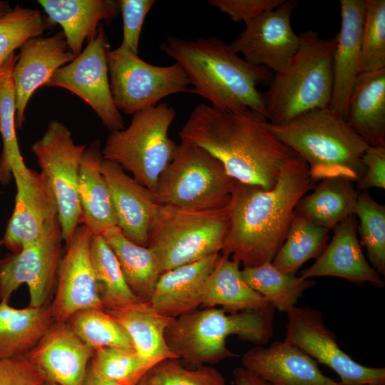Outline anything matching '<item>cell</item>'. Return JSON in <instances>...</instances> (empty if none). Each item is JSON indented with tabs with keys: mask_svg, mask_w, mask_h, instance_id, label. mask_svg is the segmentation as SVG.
Here are the masks:
<instances>
[{
	"mask_svg": "<svg viewBox=\"0 0 385 385\" xmlns=\"http://www.w3.org/2000/svg\"><path fill=\"white\" fill-rule=\"evenodd\" d=\"M47 26L38 10L20 5L0 18V69L16 48L29 38L41 36Z\"/></svg>",
	"mask_w": 385,
	"mask_h": 385,
	"instance_id": "cell-41",
	"label": "cell"
},
{
	"mask_svg": "<svg viewBox=\"0 0 385 385\" xmlns=\"http://www.w3.org/2000/svg\"><path fill=\"white\" fill-rule=\"evenodd\" d=\"M242 366L272 385H342L324 374L318 363L296 345L275 341L255 346L241 358Z\"/></svg>",
	"mask_w": 385,
	"mask_h": 385,
	"instance_id": "cell-20",
	"label": "cell"
},
{
	"mask_svg": "<svg viewBox=\"0 0 385 385\" xmlns=\"http://www.w3.org/2000/svg\"><path fill=\"white\" fill-rule=\"evenodd\" d=\"M106 311L125 330L137 353L151 365L165 359H178L165 339V329L174 318L161 314L149 302Z\"/></svg>",
	"mask_w": 385,
	"mask_h": 385,
	"instance_id": "cell-28",
	"label": "cell"
},
{
	"mask_svg": "<svg viewBox=\"0 0 385 385\" xmlns=\"http://www.w3.org/2000/svg\"><path fill=\"white\" fill-rule=\"evenodd\" d=\"M155 0L116 1L123 18V40L121 44L138 53L143 25Z\"/></svg>",
	"mask_w": 385,
	"mask_h": 385,
	"instance_id": "cell-43",
	"label": "cell"
},
{
	"mask_svg": "<svg viewBox=\"0 0 385 385\" xmlns=\"http://www.w3.org/2000/svg\"><path fill=\"white\" fill-rule=\"evenodd\" d=\"M230 225L229 205L194 210L158 205L148 236L161 273L222 251Z\"/></svg>",
	"mask_w": 385,
	"mask_h": 385,
	"instance_id": "cell-7",
	"label": "cell"
},
{
	"mask_svg": "<svg viewBox=\"0 0 385 385\" xmlns=\"http://www.w3.org/2000/svg\"><path fill=\"white\" fill-rule=\"evenodd\" d=\"M334 235L316 261L304 270L301 277L312 279L331 276L361 285L369 283L382 288V277L366 260L357 237V223L350 215L334 229Z\"/></svg>",
	"mask_w": 385,
	"mask_h": 385,
	"instance_id": "cell-21",
	"label": "cell"
},
{
	"mask_svg": "<svg viewBox=\"0 0 385 385\" xmlns=\"http://www.w3.org/2000/svg\"><path fill=\"white\" fill-rule=\"evenodd\" d=\"M103 160L101 143L87 145L80 165L78 196L81 222L93 235L117 226V218L107 182L101 170Z\"/></svg>",
	"mask_w": 385,
	"mask_h": 385,
	"instance_id": "cell-27",
	"label": "cell"
},
{
	"mask_svg": "<svg viewBox=\"0 0 385 385\" xmlns=\"http://www.w3.org/2000/svg\"><path fill=\"white\" fill-rule=\"evenodd\" d=\"M329 232L294 212L287 237L273 258L272 265L284 273L296 274L304 262L317 258L322 252Z\"/></svg>",
	"mask_w": 385,
	"mask_h": 385,
	"instance_id": "cell-35",
	"label": "cell"
},
{
	"mask_svg": "<svg viewBox=\"0 0 385 385\" xmlns=\"http://www.w3.org/2000/svg\"><path fill=\"white\" fill-rule=\"evenodd\" d=\"M86 147L85 144H76L68 127L56 120L48 123L42 137L31 146L40 173L54 194L66 245L81 222L78 179L81 161Z\"/></svg>",
	"mask_w": 385,
	"mask_h": 385,
	"instance_id": "cell-11",
	"label": "cell"
},
{
	"mask_svg": "<svg viewBox=\"0 0 385 385\" xmlns=\"http://www.w3.org/2000/svg\"><path fill=\"white\" fill-rule=\"evenodd\" d=\"M159 48L179 63L192 88L190 92L225 111L251 110L267 119L263 94L258 86L270 82L267 68L246 61L217 37L195 40L170 36Z\"/></svg>",
	"mask_w": 385,
	"mask_h": 385,
	"instance_id": "cell-3",
	"label": "cell"
},
{
	"mask_svg": "<svg viewBox=\"0 0 385 385\" xmlns=\"http://www.w3.org/2000/svg\"><path fill=\"white\" fill-rule=\"evenodd\" d=\"M92 234L80 224L66 245L57 276L54 297L49 304L54 322H66L75 313L104 309L90 256Z\"/></svg>",
	"mask_w": 385,
	"mask_h": 385,
	"instance_id": "cell-17",
	"label": "cell"
},
{
	"mask_svg": "<svg viewBox=\"0 0 385 385\" xmlns=\"http://www.w3.org/2000/svg\"><path fill=\"white\" fill-rule=\"evenodd\" d=\"M275 309L227 313L221 308L204 307L174 318L165 332L170 351L189 368L215 364L235 357L226 345L237 336L242 341L263 346L272 337Z\"/></svg>",
	"mask_w": 385,
	"mask_h": 385,
	"instance_id": "cell-4",
	"label": "cell"
},
{
	"mask_svg": "<svg viewBox=\"0 0 385 385\" xmlns=\"http://www.w3.org/2000/svg\"><path fill=\"white\" fill-rule=\"evenodd\" d=\"M52 24H59L68 46L75 57L85 41L96 34L100 23L112 20L120 11L113 0H39L37 1Z\"/></svg>",
	"mask_w": 385,
	"mask_h": 385,
	"instance_id": "cell-26",
	"label": "cell"
},
{
	"mask_svg": "<svg viewBox=\"0 0 385 385\" xmlns=\"http://www.w3.org/2000/svg\"><path fill=\"white\" fill-rule=\"evenodd\" d=\"M152 366L133 348L105 347L93 351L88 370L120 385H135Z\"/></svg>",
	"mask_w": 385,
	"mask_h": 385,
	"instance_id": "cell-39",
	"label": "cell"
},
{
	"mask_svg": "<svg viewBox=\"0 0 385 385\" xmlns=\"http://www.w3.org/2000/svg\"><path fill=\"white\" fill-rule=\"evenodd\" d=\"M63 240L58 218L34 243L0 260V302L9 301L20 286L26 284L29 304L33 307L49 304L53 294Z\"/></svg>",
	"mask_w": 385,
	"mask_h": 385,
	"instance_id": "cell-12",
	"label": "cell"
},
{
	"mask_svg": "<svg viewBox=\"0 0 385 385\" xmlns=\"http://www.w3.org/2000/svg\"><path fill=\"white\" fill-rule=\"evenodd\" d=\"M284 0H210L209 5L227 14L235 22L245 24L269 11Z\"/></svg>",
	"mask_w": 385,
	"mask_h": 385,
	"instance_id": "cell-44",
	"label": "cell"
},
{
	"mask_svg": "<svg viewBox=\"0 0 385 385\" xmlns=\"http://www.w3.org/2000/svg\"><path fill=\"white\" fill-rule=\"evenodd\" d=\"M298 3L284 0L245 24V29L229 45L248 63L274 73L297 51L299 36L293 30L291 17Z\"/></svg>",
	"mask_w": 385,
	"mask_h": 385,
	"instance_id": "cell-16",
	"label": "cell"
},
{
	"mask_svg": "<svg viewBox=\"0 0 385 385\" xmlns=\"http://www.w3.org/2000/svg\"><path fill=\"white\" fill-rule=\"evenodd\" d=\"M175 116L173 107L164 102L135 113L128 127L108 135L103 159L119 164L153 193L175 151L177 144L168 136Z\"/></svg>",
	"mask_w": 385,
	"mask_h": 385,
	"instance_id": "cell-8",
	"label": "cell"
},
{
	"mask_svg": "<svg viewBox=\"0 0 385 385\" xmlns=\"http://www.w3.org/2000/svg\"><path fill=\"white\" fill-rule=\"evenodd\" d=\"M313 186L308 165L297 155L286 163L272 189L236 182L222 254L244 267L272 262L287 237L297 202Z\"/></svg>",
	"mask_w": 385,
	"mask_h": 385,
	"instance_id": "cell-2",
	"label": "cell"
},
{
	"mask_svg": "<svg viewBox=\"0 0 385 385\" xmlns=\"http://www.w3.org/2000/svg\"><path fill=\"white\" fill-rule=\"evenodd\" d=\"M299 36L297 51L274 73L263 94L267 120L274 125L328 108L331 102L336 36L322 38L317 31L309 29Z\"/></svg>",
	"mask_w": 385,
	"mask_h": 385,
	"instance_id": "cell-6",
	"label": "cell"
},
{
	"mask_svg": "<svg viewBox=\"0 0 385 385\" xmlns=\"http://www.w3.org/2000/svg\"><path fill=\"white\" fill-rule=\"evenodd\" d=\"M90 256L105 310L140 301L128 287L115 253L102 235H92Z\"/></svg>",
	"mask_w": 385,
	"mask_h": 385,
	"instance_id": "cell-34",
	"label": "cell"
},
{
	"mask_svg": "<svg viewBox=\"0 0 385 385\" xmlns=\"http://www.w3.org/2000/svg\"><path fill=\"white\" fill-rule=\"evenodd\" d=\"M135 385H226V382L213 366L189 368L180 359L169 358L149 368Z\"/></svg>",
	"mask_w": 385,
	"mask_h": 385,
	"instance_id": "cell-40",
	"label": "cell"
},
{
	"mask_svg": "<svg viewBox=\"0 0 385 385\" xmlns=\"http://www.w3.org/2000/svg\"><path fill=\"white\" fill-rule=\"evenodd\" d=\"M232 376L235 385H272L242 366L236 367L232 371Z\"/></svg>",
	"mask_w": 385,
	"mask_h": 385,
	"instance_id": "cell-47",
	"label": "cell"
},
{
	"mask_svg": "<svg viewBox=\"0 0 385 385\" xmlns=\"http://www.w3.org/2000/svg\"><path fill=\"white\" fill-rule=\"evenodd\" d=\"M101 170L110 190L117 226L127 238L148 247L150 225L158 205L152 192L115 162L103 159Z\"/></svg>",
	"mask_w": 385,
	"mask_h": 385,
	"instance_id": "cell-22",
	"label": "cell"
},
{
	"mask_svg": "<svg viewBox=\"0 0 385 385\" xmlns=\"http://www.w3.org/2000/svg\"><path fill=\"white\" fill-rule=\"evenodd\" d=\"M284 340L296 345L339 377L342 385H385V368L356 361L339 346L322 314L310 307H294L287 313Z\"/></svg>",
	"mask_w": 385,
	"mask_h": 385,
	"instance_id": "cell-14",
	"label": "cell"
},
{
	"mask_svg": "<svg viewBox=\"0 0 385 385\" xmlns=\"http://www.w3.org/2000/svg\"><path fill=\"white\" fill-rule=\"evenodd\" d=\"M101 235L115 253L131 291L140 301L149 302L161 274L155 253L127 238L118 226Z\"/></svg>",
	"mask_w": 385,
	"mask_h": 385,
	"instance_id": "cell-32",
	"label": "cell"
},
{
	"mask_svg": "<svg viewBox=\"0 0 385 385\" xmlns=\"http://www.w3.org/2000/svg\"><path fill=\"white\" fill-rule=\"evenodd\" d=\"M354 215L359 220L360 245L366 250L369 264L385 275V205L375 201L367 191L359 193Z\"/></svg>",
	"mask_w": 385,
	"mask_h": 385,
	"instance_id": "cell-38",
	"label": "cell"
},
{
	"mask_svg": "<svg viewBox=\"0 0 385 385\" xmlns=\"http://www.w3.org/2000/svg\"><path fill=\"white\" fill-rule=\"evenodd\" d=\"M42 385H58L53 382L46 381H45L44 383Z\"/></svg>",
	"mask_w": 385,
	"mask_h": 385,
	"instance_id": "cell-50",
	"label": "cell"
},
{
	"mask_svg": "<svg viewBox=\"0 0 385 385\" xmlns=\"http://www.w3.org/2000/svg\"><path fill=\"white\" fill-rule=\"evenodd\" d=\"M74 334L91 349L133 348L123 327L104 309H88L73 314L66 322Z\"/></svg>",
	"mask_w": 385,
	"mask_h": 385,
	"instance_id": "cell-37",
	"label": "cell"
},
{
	"mask_svg": "<svg viewBox=\"0 0 385 385\" xmlns=\"http://www.w3.org/2000/svg\"><path fill=\"white\" fill-rule=\"evenodd\" d=\"M11 173L16 187L14 207L1 240L14 254L36 242L58 217L54 194L41 173L24 163Z\"/></svg>",
	"mask_w": 385,
	"mask_h": 385,
	"instance_id": "cell-15",
	"label": "cell"
},
{
	"mask_svg": "<svg viewBox=\"0 0 385 385\" xmlns=\"http://www.w3.org/2000/svg\"><path fill=\"white\" fill-rule=\"evenodd\" d=\"M82 385H120L116 382L97 376L88 370Z\"/></svg>",
	"mask_w": 385,
	"mask_h": 385,
	"instance_id": "cell-48",
	"label": "cell"
},
{
	"mask_svg": "<svg viewBox=\"0 0 385 385\" xmlns=\"http://www.w3.org/2000/svg\"><path fill=\"white\" fill-rule=\"evenodd\" d=\"M1 245H2V242H1V240H0V250H1Z\"/></svg>",
	"mask_w": 385,
	"mask_h": 385,
	"instance_id": "cell-51",
	"label": "cell"
},
{
	"mask_svg": "<svg viewBox=\"0 0 385 385\" xmlns=\"http://www.w3.org/2000/svg\"><path fill=\"white\" fill-rule=\"evenodd\" d=\"M236 182L205 149L180 141L172 160L160 174L153 195L158 205L219 209L230 204Z\"/></svg>",
	"mask_w": 385,
	"mask_h": 385,
	"instance_id": "cell-9",
	"label": "cell"
},
{
	"mask_svg": "<svg viewBox=\"0 0 385 385\" xmlns=\"http://www.w3.org/2000/svg\"><path fill=\"white\" fill-rule=\"evenodd\" d=\"M12 9H11L10 4L8 1L0 0V18L4 16Z\"/></svg>",
	"mask_w": 385,
	"mask_h": 385,
	"instance_id": "cell-49",
	"label": "cell"
},
{
	"mask_svg": "<svg viewBox=\"0 0 385 385\" xmlns=\"http://www.w3.org/2000/svg\"><path fill=\"white\" fill-rule=\"evenodd\" d=\"M53 322L50 304L16 309L0 302V359L28 354Z\"/></svg>",
	"mask_w": 385,
	"mask_h": 385,
	"instance_id": "cell-30",
	"label": "cell"
},
{
	"mask_svg": "<svg viewBox=\"0 0 385 385\" xmlns=\"http://www.w3.org/2000/svg\"><path fill=\"white\" fill-rule=\"evenodd\" d=\"M178 135L213 155L237 182L266 190L274 187L284 166L297 155L275 135L268 120L251 110L199 104Z\"/></svg>",
	"mask_w": 385,
	"mask_h": 385,
	"instance_id": "cell-1",
	"label": "cell"
},
{
	"mask_svg": "<svg viewBox=\"0 0 385 385\" xmlns=\"http://www.w3.org/2000/svg\"><path fill=\"white\" fill-rule=\"evenodd\" d=\"M240 264L221 254L207 278L202 306L217 307L227 313L262 309L270 304L244 280Z\"/></svg>",
	"mask_w": 385,
	"mask_h": 385,
	"instance_id": "cell-29",
	"label": "cell"
},
{
	"mask_svg": "<svg viewBox=\"0 0 385 385\" xmlns=\"http://www.w3.org/2000/svg\"><path fill=\"white\" fill-rule=\"evenodd\" d=\"M107 63L114 104L126 114L155 106L166 96L190 92L189 80L177 62L166 66L150 64L120 44L108 51Z\"/></svg>",
	"mask_w": 385,
	"mask_h": 385,
	"instance_id": "cell-10",
	"label": "cell"
},
{
	"mask_svg": "<svg viewBox=\"0 0 385 385\" xmlns=\"http://www.w3.org/2000/svg\"><path fill=\"white\" fill-rule=\"evenodd\" d=\"M108 36L100 24L96 34L71 62L54 72L44 86L66 89L86 102L111 131L124 128V120L111 95L107 53Z\"/></svg>",
	"mask_w": 385,
	"mask_h": 385,
	"instance_id": "cell-13",
	"label": "cell"
},
{
	"mask_svg": "<svg viewBox=\"0 0 385 385\" xmlns=\"http://www.w3.org/2000/svg\"><path fill=\"white\" fill-rule=\"evenodd\" d=\"M341 27L333 55V91L329 108L346 119L353 84L360 73L364 0H341Z\"/></svg>",
	"mask_w": 385,
	"mask_h": 385,
	"instance_id": "cell-23",
	"label": "cell"
},
{
	"mask_svg": "<svg viewBox=\"0 0 385 385\" xmlns=\"http://www.w3.org/2000/svg\"><path fill=\"white\" fill-rule=\"evenodd\" d=\"M384 68H385V1L364 0L360 73Z\"/></svg>",
	"mask_w": 385,
	"mask_h": 385,
	"instance_id": "cell-42",
	"label": "cell"
},
{
	"mask_svg": "<svg viewBox=\"0 0 385 385\" xmlns=\"http://www.w3.org/2000/svg\"><path fill=\"white\" fill-rule=\"evenodd\" d=\"M346 120L368 145L385 147V68L357 76Z\"/></svg>",
	"mask_w": 385,
	"mask_h": 385,
	"instance_id": "cell-25",
	"label": "cell"
},
{
	"mask_svg": "<svg viewBox=\"0 0 385 385\" xmlns=\"http://www.w3.org/2000/svg\"><path fill=\"white\" fill-rule=\"evenodd\" d=\"M93 350L66 322H53L26 357L46 381L82 385Z\"/></svg>",
	"mask_w": 385,
	"mask_h": 385,
	"instance_id": "cell-19",
	"label": "cell"
},
{
	"mask_svg": "<svg viewBox=\"0 0 385 385\" xmlns=\"http://www.w3.org/2000/svg\"><path fill=\"white\" fill-rule=\"evenodd\" d=\"M361 162L362 175L356 181L358 191L370 188H385V147L369 145L364 151Z\"/></svg>",
	"mask_w": 385,
	"mask_h": 385,
	"instance_id": "cell-46",
	"label": "cell"
},
{
	"mask_svg": "<svg viewBox=\"0 0 385 385\" xmlns=\"http://www.w3.org/2000/svg\"><path fill=\"white\" fill-rule=\"evenodd\" d=\"M270 127L275 135L307 164L314 183L327 178L356 182L363 174L369 146L346 120L329 107L301 114Z\"/></svg>",
	"mask_w": 385,
	"mask_h": 385,
	"instance_id": "cell-5",
	"label": "cell"
},
{
	"mask_svg": "<svg viewBox=\"0 0 385 385\" xmlns=\"http://www.w3.org/2000/svg\"><path fill=\"white\" fill-rule=\"evenodd\" d=\"M221 254H214L160 274L149 301L161 314L177 318L202 306L205 284Z\"/></svg>",
	"mask_w": 385,
	"mask_h": 385,
	"instance_id": "cell-24",
	"label": "cell"
},
{
	"mask_svg": "<svg viewBox=\"0 0 385 385\" xmlns=\"http://www.w3.org/2000/svg\"><path fill=\"white\" fill-rule=\"evenodd\" d=\"M18 55L12 53L0 69V133L3 148L0 156V183L6 185L12 179L14 167L24 164L16 133V96L13 70Z\"/></svg>",
	"mask_w": 385,
	"mask_h": 385,
	"instance_id": "cell-36",
	"label": "cell"
},
{
	"mask_svg": "<svg viewBox=\"0 0 385 385\" xmlns=\"http://www.w3.org/2000/svg\"><path fill=\"white\" fill-rule=\"evenodd\" d=\"M359 193L350 180L324 179L312 192L301 197L294 212L318 226L333 230L344 219L354 215Z\"/></svg>",
	"mask_w": 385,
	"mask_h": 385,
	"instance_id": "cell-31",
	"label": "cell"
},
{
	"mask_svg": "<svg viewBox=\"0 0 385 385\" xmlns=\"http://www.w3.org/2000/svg\"><path fill=\"white\" fill-rule=\"evenodd\" d=\"M19 49L13 70L17 128H21L25 121L26 109L34 93L44 86L56 71L76 58L63 32L29 38Z\"/></svg>",
	"mask_w": 385,
	"mask_h": 385,
	"instance_id": "cell-18",
	"label": "cell"
},
{
	"mask_svg": "<svg viewBox=\"0 0 385 385\" xmlns=\"http://www.w3.org/2000/svg\"><path fill=\"white\" fill-rule=\"evenodd\" d=\"M241 273L252 289L262 296L275 309L285 313L295 307L304 292L315 284L312 279H304L279 270L272 262L244 267Z\"/></svg>",
	"mask_w": 385,
	"mask_h": 385,
	"instance_id": "cell-33",
	"label": "cell"
},
{
	"mask_svg": "<svg viewBox=\"0 0 385 385\" xmlns=\"http://www.w3.org/2000/svg\"><path fill=\"white\" fill-rule=\"evenodd\" d=\"M44 381L26 356L0 359V385H42Z\"/></svg>",
	"mask_w": 385,
	"mask_h": 385,
	"instance_id": "cell-45",
	"label": "cell"
}]
</instances>
